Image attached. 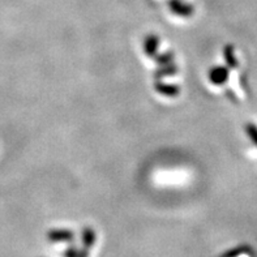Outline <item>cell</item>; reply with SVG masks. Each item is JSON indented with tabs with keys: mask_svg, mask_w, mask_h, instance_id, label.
<instances>
[{
	"mask_svg": "<svg viewBox=\"0 0 257 257\" xmlns=\"http://www.w3.org/2000/svg\"><path fill=\"white\" fill-rule=\"evenodd\" d=\"M209 77H210V81L214 82V84H223V82H226V80H227L228 77L227 69L223 68V67H215V68H213L212 71H210Z\"/></svg>",
	"mask_w": 257,
	"mask_h": 257,
	"instance_id": "6da1fadb",
	"label": "cell"
},
{
	"mask_svg": "<svg viewBox=\"0 0 257 257\" xmlns=\"http://www.w3.org/2000/svg\"><path fill=\"white\" fill-rule=\"evenodd\" d=\"M157 47H158V38L154 36H149L145 41V51H147L148 55H154V51H157Z\"/></svg>",
	"mask_w": 257,
	"mask_h": 257,
	"instance_id": "7a4b0ae2",
	"label": "cell"
},
{
	"mask_svg": "<svg viewBox=\"0 0 257 257\" xmlns=\"http://www.w3.org/2000/svg\"><path fill=\"white\" fill-rule=\"evenodd\" d=\"M157 90L160 91V93H162V94L169 95V97H174V95L179 93L178 86H173V85H171V86H166V85L158 84L157 85Z\"/></svg>",
	"mask_w": 257,
	"mask_h": 257,
	"instance_id": "3957f363",
	"label": "cell"
},
{
	"mask_svg": "<svg viewBox=\"0 0 257 257\" xmlns=\"http://www.w3.org/2000/svg\"><path fill=\"white\" fill-rule=\"evenodd\" d=\"M225 59L226 62H227L228 67L230 68H235L236 65H238V62H236V59L234 56V50H232V46H227L225 49Z\"/></svg>",
	"mask_w": 257,
	"mask_h": 257,
	"instance_id": "277c9868",
	"label": "cell"
},
{
	"mask_svg": "<svg viewBox=\"0 0 257 257\" xmlns=\"http://www.w3.org/2000/svg\"><path fill=\"white\" fill-rule=\"evenodd\" d=\"M245 131H247L248 136L257 145V128L254 124H247L245 125Z\"/></svg>",
	"mask_w": 257,
	"mask_h": 257,
	"instance_id": "5b68a950",
	"label": "cell"
}]
</instances>
